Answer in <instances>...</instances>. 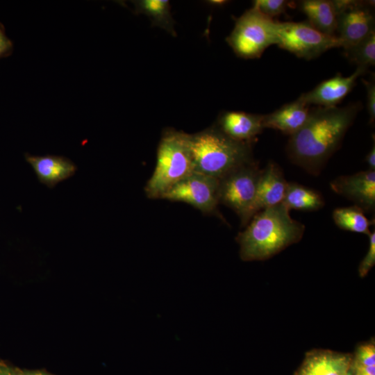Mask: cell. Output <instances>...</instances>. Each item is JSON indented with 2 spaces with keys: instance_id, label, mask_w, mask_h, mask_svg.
Masks as SVG:
<instances>
[{
  "instance_id": "cell-1",
  "label": "cell",
  "mask_w": 375,
  "mask_h": 375,
  "mask_svg": "<svg viewBox=\"0 0 375 375\" xmlns=\"http://www.w3.org/2000/svg\"><path fill=\"white\" fill-rule=\"evenodd\" d=\"M360 108V103H352L310 109L304 125L290 136L287 146L290 160L317 176L339 148Z\"/></svg>"
},
{
  "instance_id": "cell-2",
  "label": "cell",
  "mask_w": 375,
  "mask_h": 375,
  "mask_svg": "<svg viewBox=\"0 0 375 375\" xmlns=\"http://www.w3.org/2000/svg\"><path fill=\"white\" fill-rule=\"evenodd\" d=\"M305 226L293 219L282 203L255 214L236 240L242 260L268 259L290 245L298 242Z\"/></svg>"
},
{
  "instance_id": "cell-3",
  "label": "cell",
  "mask_w": 375,
  "mask_h": 375,
  "mask_svg": "<svg viewBox=\"0 0 375 375\" xmlns=\"http://www.w3.org/2000/svg\"><path fill=\"white\" fill-rule=\"evenodd\" d=\"M194 172L221 178L254 160L253 143L233 140L215 124L193 134L186 133Z\"/></svg>"
},
{
  "instance_id": "cell-4",
  "label": "cell",
  "mask_w": 375,
  "mask_h": 375,
  "mask_svg": "<svg viewBox=\"0 0 375 375\" xmlns=\"http://www.w3.org/2000/svg\"><path fill=\"white\" fill-rule=\"evenodd\" d=\"M193 172L186 133L166 129L161 135L156 167L144 187V192L149 199H160L170 188Z\"/></svg>"
},
{
  "instance_id": "cell-5",
  "label": "cell",
  "mask_w": 375,
  "mask_h": 375,
  "mask_svg": "<svg viewBox=\"0 0 375 375\" xmlns=\"http://www.w3.org/2000/svg\"><path fill=\"white\" fill-rule=\"evenodd\" d=\"M226 40L238 57L260 58L267 48L277 43L276 21L252 7L237 19Z\"/></svg>"
},
{
  "instance_id": "cell-6",
  "label": "cell",
  "mask_w": 375,
  "mask_h": 375,
  "mask_svg": "<svg viewBox=\"0 0 375 375\" xmlns=\"http://www.w3.org/2000/svg\"><path fill=\"white\" fill-rule=\"evenodd\" d=\"M262 169L256 160L242 165L219 179V203L233 210L240 217L241 227L249 223Z\"/></svg>"
},
{
  "instance_id": "cell-7",
  "label": "cell",
  "mask_w": 375,
  "mask_h": 375,
  "mask_svg": "<svg viewBox=\"0 0 375 375\" xmlns=\"http://www.w3.org/2000/svg\"><path fill=\"white\" fill-rule=\"evenodd\" d=\"M276 44L279 47L307 60L318 57L332 48L342 47V42L337 35L325 34L308 21H276Z\"/></svg>"
},
{
  "instance_id": "cell-8",
  "label": "cell",
  "mask_w": 375,
  "mask_h": 375,
  "mask_svg": "<svg viewBox=\"0 0 375 375\" xmlns=\"http://www.w3.org/2000/svg\"><path fill=\"white\" fill-rule=\"evenodd\" d=\"M219 179L193 172L165 192L160 199L189 204L203 214L217 215Z\"/></svg>"
},
{
  "instance_id": "cell-9",
  "label": "cell",
  "mask_w": 375,
  "mask_h": 375,
  "mask_svg": "<svg viewBox=\"0 0 375 375\" xmlns=\"http://www.w3.org/2000/svg\"><path fill=\"white\" fill-rule=\"evenodd\" d=\"M337 12V36L344 50L356 45L374 31V17L369 3L333 1Z\"/></svg>"
},
{
  "instance_id": "cell-10",
  "label": "cell",
  "mask_w": 375,
  "mask_h": 375,
  "mask_svg": "<svg viewBox=\"0 0 375 375\" xmlns=\"http://www.w3.org/2000/svg\"><path fill=\"white\" fill-rule=\"evenodd\" d=\"M335 193L351 200L365 212L375 208V171L366 170L340 176L330 183Z\"/></svg>"
},
{
  "instance_id": "cell-11",
  "label": "cell",
  "mask_w": 375,
  "mask_h": 375,
  "mask_svg": "<svg viewBox=\"0 0 375 375\" xmlns=\"http://www.w3.org/2000/svg\"><path fill=\"white\" fill-rule=\"evenodd\" d=\"M365 69L357 67L349 76L337 74L333 78L321 82L312 90L301 94L299 97L308 106L334 107L353 89L358 78L366 72Z\"/></svg>"
},
{
  "instance_id": "cell-12",
  "label": "cell",
  "mask_w": 375,
  "mask_h": 375,
  "mask_svg": "<svg viewBox=\"0 0 375 375\" xmlns=\"http://www.w3.org/2000/svg\"><path fill=\"white\" fill-rule=\"evenodd\" d=\"M288 182L280 166L274 161H269L262 169L256 196L249 210V220L259 211L281 203Z\"/></svg>"
},
{
  "instance_id": "cell-13",
  "label": "cell",
  "mask_w": 375,
  "mask_h": 375,
  "mask_svg": "<svg viewBox=\"0 0 375 375\" xmlns=\"http://www.w3.org/2000/svg\"><path fill=\"white\" fill-rule=\"evenodd\" d=\"M353 355L327 349L306 353L294 375H344L350 369Z\"/></svg>"
},
{
  "instance_id": "cell-14",
  "label": "cell",
  "mask_w": 375,
  "mask_h": 375,
  "mask_svg": "<svg viewBox=\"0 0 375 375\" xmlns=\"http://www.w3.org/2000/svg\"><path fill=\"white\" fill-rule=\"evenodd\" d=\"M263 116L242 111H224L219 114L215 125L233 140L254 143L265 128Z\"/></svg>"
},
{
  "instance_id": "cell-15",
  "label": "cell",
  "mask_w": 375,
  "mask_h": 375,
  "mask_svg": "<svg viewBox=\"0 0 375 375\" xmlns=\"http://www.w3.org/2000/svg\"><path fill=\"white\" fill-rule=\"evenodd\" d=\"M40 183L53 188L59 183L74 175L77 166L69 158L55 155H24Z\"/></svg>"
},
{
  "instance_id": "cell-16",
  "label": "cell",
  "mask_w": 375,
  "mask_h": 375,
  "mask_svg": "<svg viewBox=\"0 0 375 375\" xmlns=\"http://www.w3.org/2000/svg\"><path fill=\"white\" fill-rule=\"evenodd\" d=\"M309 112V106L298 98L269 114L264 115L263 126L265 128L278 130L291 136L304 125Z\"/></svg>"
},
{
  "instance_id": "cell-17",
  "label": "cell",
  "mask_w": 375,
  "mask_h": 375,
  "mask_svg": "<svg viewBox=\"0 0 375 375\" xmlns=\"http://www.w3.org/2000/svg\"><path fill=\"white\" fill-rule=\"evenodd\" d=\"M299 5L312 26L325 34L335 35L337 12L333 1L303 0Z\"/></svg>"
},
{
  "instance_id": "cell-18",
  "label": "cell",
  "mask_w": 375,
  "mask_h": 375,
  "mask_svg": "<svg viewBox=\"0 0 375 375\" xmlns=\"http://www.w3.org/2000/svg\"><path fill=\"white\" fill-rule=\"evenodd\" d=\"M290 210L315 211L324 206V199L317 191L302 185L288 183L281 202Z\"/></svg>"
},
{
  "instance_id": "cell-19",
  "label": "cell",
  "mask_w": 375,
  "mask_h": 375,
  "mask_svg": "<svg viewBox=\"0 0 375 375\" xmlns=\"http://www.w3.org/2000/svg\"><path fill=\"white\" fill-rule=\"evenodd\" d=\"M137 14H143L151 20L153 26L164 29L176 37L175 22L167 0H138L132 1Z\"/></svg>"
},
{
  "instance_id": "cell-20",
  "label": "cell",
  "mask_w": 375,
  "mask_h": 375,
  "mask_svg": "<svg viewBox=\"0 0 375 375\" xmlns=\"http://www.w3.org/2000/svg\"><path fill=\"white\" fill-rule=\"evenodd\" d=\"M365 212L356 206L338 208L333 212L335 224L341 229L369 235V227L374 224V219L369 220Z\"/></svg>"
},
{
  "instance_id": "cell-21",
  "label": "cell",
  "mask_w": 375,
  "mask_h": 375,
  "mask_svg": "<svg viewBox=\"0 0 375 375\" xmlns=\"http://www.w3.org/2000/svg\"><path fill=\"white\" fill-rule=\"evenodd\" d=\"M347 58L356 63L357 67L365 69L375 64V31H372L362 41L345 50Z\"/></svg>"
},
{
  "instance_id": "cell-22",
  "label": "cell",
  "mask_w": 375,
  "mask_h": 375,
  "mask_svg": "<svg viewBox=\"0 0 375 375\" xmlns=\"http://www.w3.org/2000/svg\"><path fill=\"white\" fill-rule=\"evenodd\" d=\"M253 2V7L272 19L283 13L289 4V1L285 0H256Z\"/></svg>"
},
{
  "instance_id": "cell-23",
  "label": "cell",
  "mask_w": 375,
  "mask_h": 375,
  "mask_svg": "<svg viewBox=\"0 0 375 375\" xmlns=\"http://www.w3.org/2000/svg\"><path fill=\"white\" fill-rule=\"evenodd\" d=\"M353 365L375 366V346L372 342L359 345L353 355Z\"/></svg>"
},
{
  "instance_id": "cell-24",
  "label": "cell",
  "mask_w": 375,
  "mask_h": 375,
  "mask_svg": "<svg viewBox=\"0 0 375 375\" xmlns=\"http://www.w3.org/2000/svg\"><path fill=\"white\" fill-rule=\"evenodd\" d=\"M369 238V245L368 251L361 261L358 273L360 277H365L375 264V232H371L368 235Z\"/></svg>"
},
{
  "instance_id": "cell-25",
  "label": "cell",
  "mask_w": 375,
  "mask_h": 375,
  "mask_svg": "<svg viewBox=\"0 0 375 375\" xmlns=\"http://www.w3.org/2000/svg\"><path fill=\"white\" fill-rule=\"evenodd\" d=\"M374 81L363 80L367 91V110L370 123H373L375 119V84Z\"/></svg>"
},
{
  "instance_id": "cell-26",
  "label": "cell",
  "mask_w": 375,
  "mask_h": 375,
  "mask_svg": "<svg viewBox=\"0 0 375 375\" xmlns=\"http://www.w3.org/2000/svg\"><path fill=\"white\" fill-rule=\"evenodd\" d=\"M12 51V41L6 35L5 27L0 22V59L10 56Z\"/></svg>"
},
{
  "instance_id": "cell-27",
  "label": "cell",
  "mask_w": 375,
  "mask_h": 375,
  "mask_svg": "<svg viewBox=\"0 0 375 375\" xmlns=\"http://www.w3.org/2000/svg\"><path fill=\"white\" fill-rule=\"evenodd\" d=\"M351 370L353 375H375V366H362L351 363Z\"/></svg>"
},
{
  "instance_id": "cell-28",
  "label": "cell",
  "mask_w": 375,
  "mask_h": 375,
  "mask_svg": "<svg viewBox=\"0 0 375 375\" xmlns=\"http://www.w3.org/2000/svg\"><path fill=\"white\" fill-rule=\"evenodd\" d=\"M0 375H21L19 369L9 365L0 360Z\"/></svg>"
},
{
  "instance_id": "cell-29",
  "label": "cell",
  "mask_w": 375,
  "mask_h": 375,
  "mask_svg": "<svg viewBox=\"0 0 375 375\" xmlns=\"http://www.w3.org/2000/svg\"><path fill=\"white\" fill-rule=\"evenodd\" d=\"M366 162L369 165V168L371 170L375 171V147L373 145L372 148L367 153L366 156Z\"/></svg>"
},
{
  "instance_id": "cell-30",
  "label": "cell",
  "mask_w": 375,
  "mask_h": 375,
  "mask_svg": "<svg viewBox=\"0 0 375 375\" xmlns=\"http://www.w3.org/2000/svg\"><path fill=\"white\" fill-rule=\"evenodd\" d=\"M19 372L21 375H53L48 372L40 370H26L19 369Z\"/></svg>"
},
{
  "instance_id": "cell-31",
  "label": "cell",
  "mask_w": 375,
  "mask_h": 375,
  "mask_svg": "<svg viewBox=\"0 0 375 375\" xmlns=\"http://www.w3.org/2000/svg\"><path fill=\"white\" fill-rule=\"evenodd\" d=\"M210 4L215 5V6H222L224 3H226V1H222V0H214V1H208Z\"/></svg>"
},
{
  "instance_id": "cell-32",
  "label": "cell",
  "mask_w": 375,
  "mask_h": 375,
  "mask_svg": "<svg viewBox=\"0 0 375 375\" xmlns=\"http://www.w3.org/2000/svg\"><path fill=\"white\" fill-rule=\"evenodd\" d=\"M344 375H353L351 369Z\"/></svg>"
}]
</instances>
